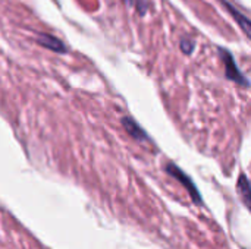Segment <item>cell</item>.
<instances>
[{
  "mask_svg": "<svg viewBox=\"0 0 251 249\" xmlns=\"http://www.w3.org/2000/svg\"><path fill=\"white\" fill-rule=\"evenodd\" d=\"M221 54H222V59H224V65H225V72H226V76L232 81H235L237 84L243 85V87H249V79L241 73V70L238 69L237 63L234 62V57L229 51L221 48Z\"/></svg>",
  "mask_w": 251,
  "mask_h": 249,
  "instance_id": "cell-1",
  "label": "cell"
},
{
  "mask_svg": "<svg viewBox=\"0 0 251 249\" xmlns=\"http://www.w3.org/2000/svg\"><path fill=\"white\" fill-rule=\"evenodd\" d=\"M166 170H168V173H171L174 178H176L179 182H182L184 183V186L190 191V194H191V197H194V200L196 201H200V197H199V192H197V189H196V186H194V183L188 179V176L184 173V172H181L175 164H168L166 166Z\"/></svg>",
  "mask_w": 251,
  "mask_h": 249,
  "instance_id": "cell-2",
  "label": "cell"
},
{
  "mask_svg": "<svg viewBox=\"0 0 251 249\" xmlns=\"http://www.w3.org/2000/svg\"><path fill=\"white\" fill-rule=\"evenodd\" d=\"M37 41H38L43 47H46V48H49V50H51V51H56V53H65V51H66L65 44H63L59 38H56V37H53V35L41 34V35H38Z\"/></svg>",
  "mask_w": 251,
  "mask_h": 249,
  "instance_id": "cell-3",
  "label": "cell"
},
{
  "mask_svg": "<svg viewBox=\"0 0 251 249\" xmlns=\"http://www.w3.org/2000/svg\"><path fill=\"white\" fill-rule=\"evenodd\" d=\"M122 123H124L126 132H128L134 139H137V141H146V139H147L146 132L143 131V128H141L134 119H131V117H124V119H122Z\"/></svg>",
  "mask_w": 251,
  "mask_h": 249,
  "instance_id": "cell-4",
  "label": "cell"
},
{
  "mask_svg": "<svg viewBox=\"0 0 251 249\" xmlns=\"http://www.w3.org/2000/svg\"><path fill=\"white\" fill-rule=\"evenodd\" d=\"M222 3H224V4L226 6V9H228V10L231 12V15H232V16H234V18L237 19V22H238V23L241 25V28L244 29L246 35H249V37H250V22H249V19H247L246 16H243V15H241V12H238V10H237L235 7H232V6H231V4H229V3H228L226 0H222Z\"/></svg>",
  "mask_w": 251,
  "mask_h": 249,
  "instance_id": "cell-5",
  "label": "cell"
},
{
  "mask_svg": "<svg viewBox=\"0 0 251 249\" xmlns=\"http://www.w3.org/2000/svg\"><path fill=\"white\" fill-rule=\"evenodd\" d=\"M238 189H241V194H243V198H244V203L249 205V198H250V191H249V181L246 178V175H243L238 181Z\"/></svg>",
  "mask_w": 251,
  "mask_h": 249,
  "instance_id": "cell-6",
  "label": "cell"
},
{
  "mask_svg": "<svg viewBox=\"0 0 251 249\" xmlns=\"http://www.w3.org/2000/svg\"><path fill=\"white\" fill-rule=\"evenodd\" d=\"M193 47H194L193 41H188V40H184V41H181V48H182V51H184V53L190 54V53L193 51Z\"/></svg>",
  "mask_w": 251,
  "mask_h": 249,
  "instance_id": "cell-7",
  "label": "cell"
},
{
  "mask_svg": "<svg viewBox=\"0 0 251 249\" xmlns=\"http://www.w3.org/2000/svg\"><path fill=\"white\" fill-rule=\"evenodd\" d=\"M126 3H132V0H125Z\"/></svg>",
  "mask_w": 251,
  "mask_h": 249,
  "instance_id": "cell-8",
  "label": "cell"
}]
</instances>
